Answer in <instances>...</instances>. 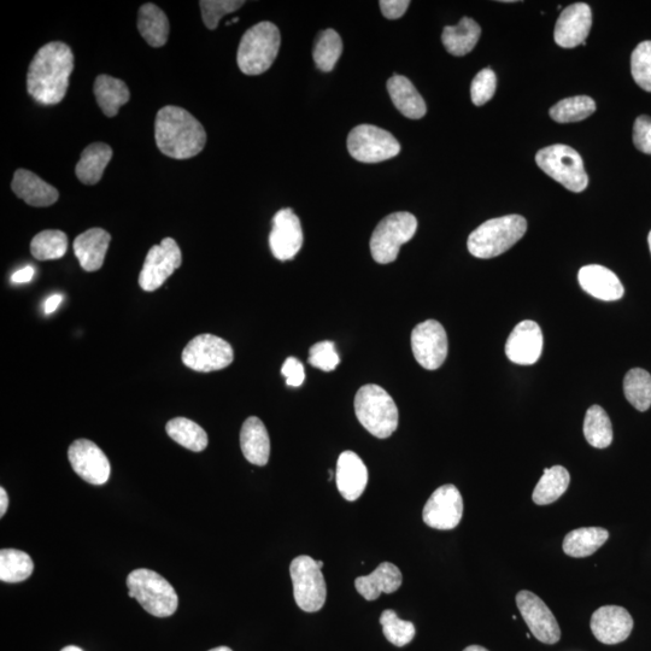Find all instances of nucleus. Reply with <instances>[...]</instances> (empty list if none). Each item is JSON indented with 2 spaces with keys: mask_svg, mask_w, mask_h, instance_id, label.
<instances>
[{
  "mask_svg": "<svg viewBox=\"0 0 651 651\" xmlns=\"http://www.w3.org/2000/svg\"><path fill=\"white\" fill-rule=\"evenodd\" d=\"M342 52L343 41L340 35L333 29H326V31L319 34L318 39L315 41L313 58L316 67L321 72H332L340 56H342Z\"/></svg>",
  "mask_w": 651,
  "mask_h": 651,
  "instance_id": "4c0bfd02",
  "label": "nucleus"
},
{
  "mask_svg": "<svg viewBox=\"0 0 651 651\" xmlns=\"http://www.w3.org/2000/svg\"><path fill=\"white\" fill-rule=\"evenodd\" d=\"M648 243H649V249H650V252H651V231L649 233Z\"/></svg>",
  "mask_w": 651,
  "mask_h": 651,
  "instance_id": "4d7b16f0",
  "label": "nucleus"
},
{
  "mask_svg": "<svg viewBox=\"0 0 651 651\" xmlns=\"http://www.w3.org/2000/svg\"><path fill=\"white\" fill-rule=\"evenodd\" d=\"M538 167L572 192H583L589 185L582 156L567 145H551L538 151Z\"/></svg>",
  "mask_w": 651,
  "mask_h": 651,
  "instance_id": "0eeeda50",
  "label": "nucleus"
},
{
  "mask_svg": "<svg viewBox=\"0 0 651 651\" xmlns=\"http://www.w3.org/2000/svg\"><path fill=\"white\" fill-rule=\"evenodd\" d=\"M309 363L324 372H333L340 363L336 345L332 342L316 343L309 350Z\"/></svg>",
  "mask_w": 651,
  "mask_h": 651,
  "instance_id": "a18cd8bd",
  "label": "nucleus"
},
{
  "mask_svg": "<svg viewBox=\"0 0 651 651\" xmlns=\"http://www.w3.org/2000/svg\"><path fill=\"white\" fill-rule=\"evenodd\" d=\"M240 448L245 459L252 465H267L271 455V441L266 426L256 416L245 420L240 431Z\"/></svg>",
  "mask_w": 651,
  "mask_h": 651,
  "instance_id": "a878e982",
  "label": "nucleus"
},
{
  "mask_svg": "<svg viewBox=\"0 0 651 651\" xmlns=\"http://www.w3.org/2000/svg\"><path fill=\"white\" fill-rule=\"evenodd\" d=\"M463 651H489V650L482 647V645H469V647H467Z\"/></svg>",
  "mask_w": 651,
  "mask_h": 651,
  "instance_id": "864d4df0",
  "label": "nucleus"
},
{
  "mask_svg": "<svg viewBox=\"0 0 651 651\" xmlns=\"http://www.w3.org/2000/svg\"><path fill=\"white\" fill-rule=\"evenodd\" d=\"M448 336L436 320H427L412 332V349L415 360L427 371L441 368L448 356Z\"/></svg>",
  "mask_w": 651,
  "mask_h": 651,
  "instance_id": "ddd939ff",
  "label": "nucleus"
},
{
  "mask_svg": "<svg viewBox=\"0 0 651 651\" xmlns=\"http://www.w3.org/2000/svg\"><path fill=\"white\" fill-rule=\"evenodd\" d=\"M155 138L158 150L174 160H189L201 154L207 144L202 123L189 111L173 105L158 111Z\"/></svg>",
  "mask_w": 651,
  "mask_h": 651,
  "instance_id": "f03ea898",
  "label": "nucleus"
},
{
  "mask_svg": "<svg viewBox=\"0 0 651 651\" xmlns=\"http://www.w3.org/2000/svg\"><path fill=\"white\" fill-rule=\"evenodd\" d=\"M67 250V234L57 230L40 232L31 243L32 255L38 261L60 260Z\"/></svg>",
  "mask_w": 651,
  "mask_h": 651,
  "instance_id": "58836bf2",
  "label": "nucleus"
},
{
  "mask_svg": "<svg viewBox=\"0 0 651 651\" xmlns=\"http://www.w3.org/2000/svg\"><path fill=\"white\" fill-rule=\"evenodd\" d=\"M318 566H319L320 568L324 567V562H322V561H318Z\"/></svg>",
  "mask_w": 651,
  "mask_h": 651,
  "instance_id": "13d9d810",
  "label": "nucleus"
},
{
  "mask_svg": "<svg viewBox=\"0 0 651 651\" xmlns=\"http://www.w3.org/2000/svg\"><path fill=\"white\" fill-rule=\"evenodd\" d=\"M527 221L520 215H507L484 222L469 234L468 251L489 260L504 254L525 236Z\"/></svg>",
  "mask_w": 651,
  "mask_h": 651,
  "instance_id": "7ed1b4c3",
  "label": "nucleus"
},
{
  "mask_svg": "<svg viewBox=\"0 0 651 651\" xmlns=\"http://www.w3.org/2000/svg\"><path fill=\"white\" fill-rule=\"evenodd\" d=\"M592 25V13L588 4L576 3L562 11L556 22L554 38L563 49L577 48L585 44Z\"/></svg>",
  "mask_w": 651,
  "mask_h": 651,
  "instance_id": "aec40b11",
  "label": "nucleus"
},
{
  "mask_svg": "<svg viewBox=\"0 0 651 651\" xmlns=\"http://www.w3.org/2000/svg\"><path fill=\"white\" fill-rule=\"evenodd\" d=\"M633 143L643 154L651 155V117H638L633 126Z\"/></svg>",
  "mask_w": 651,
  "mask_h": 651,
  "instance_id": "49530a36",
  "label": "nucleus"
},
{
  "mask_svg": "<svg viewBox=\"0 0 651 651\" xmlns=\"http://www.w3.org/2000/svg\"><path fill=\"white\" fill-rule=\"evenodd\" d=\"M301 221L290 208L281 209L273 217V228L269 236V246L279 261L295 258L303 245Z\"/></svg>",
  "mask_w": 651,
  "mask_h": 651,
  "instance_id": "f3484780",
  "label": "nucleus"
},
{
  "mask_svg": "<svg viewBox=\"0 0 651 651\" xmlns=\"http://www.w3.org/2000/svg\"><path fill=\"white\" fill-rule=\"evenodd\" d=\"M290 573L298 607L307 613L319 612L325 606L327 588L318 561L310 556H298L291 563Z\"/></svg>",
  "mask_w": 651,
  "mask_h": 651,
  "instance_id": "1a4fd4ad",
  "label": "nucleus"
},
{
  "mask_svg": "<svg viewBox=\"0 0 651 651\" xmlns=\"http://www.w3.org/2000/svg\"><path fill=\"white\" fill-rule=\"evenodd\" d=\"M138 29L152 48H162L167 44L170 32L169 20L157 5L148 3L139 9Z\"/></svg>",
  "mask_w": 651,
  "mask_h": 651,
  "instance_id": "7c9ffc66",
  "label": "nucleus"
},
{
  "mask_svg": "<svg viewBox=\"0 0 651 651\" xmlns=\"http://www.w3.org/2000/svg\"><path fill=\"white\" fill-rule=\"evenodd\" d=\"M181 359L192 371L210 373L230 366L234 351L225 339L214 334H201L186 345Z\"/></svg>",
  "mask_w": 651,
  "mask_h": 651,
  "instance_id": "9b49d317",
  "label": "nucleus"
},
{
  "mask_svg": "<svg viewBox=\"0 0 651 651\" xmlns=\"http://www.w3.org/2000/svg\"><path fill=\"white\" fill-rule=\"evenodd\" d=\"M61 651H84L79 647H76V645H68V647L63 648Z\"/></svg>",
  "mask_w": 651,
  "mask_h": 651,
  "instance_id": "5fc2aeb1",
  "label": "nucleus"
},
{
  "mask_svg": "<svg viewBox=\"0 0 651 651\" xmlns=\"http://www.w3.org/2000/svg\"><path fill=\"white\" fill-rule=\"evenodd\" d=\"M543 334L535 321L525 320L516 325L506 343V355L521 366H531L541 359Z\"/></svg>",
  "mask_w": 651,
  "mask_h": 651,
  "instance_id": "a211bd4d",
  "label": "nucleus"
},
{
  "mask_svg": "<svg viewBox=\"0 0 651 651\" xmlns=\"http://www.w3.org/2000/svg\"><path fill=\"white\" fill-rule=\"evenodd\" d=\"M183 254L173 238H164L160 245L152 246L146 255L139 285L146 292H154L166 283L169 277L180 268Z\"/></svg>",
  "mask_w": 651,
  "mask_h": 651,
  "instance_id": "f8f14e48",
  "label": "nucleus"
},
{
  "mask_svg": "<svg viewBox=\"0 0 651 651\" xmlns=\"http://www.w3.org/2000/svg\"><path fill=\"white\" fill-rule=\"evenodd\" d=\"M129 597L136 598L146 612L157 618H168L177 612V591L160 574L139 568L127 578Z\"/></svg>",
  "mask_w": 651,
  "mask_h": 651,
  "instance_id": "423d86ee",
  "label": "nucleus"
},
{
  "mask_svg": "<svg viewBox=\"0 0 651 651\" xmlns=\"http://www.w3.org/2000/svg\"><path fill=\"white\" fill-rule=\"evenodd\" d=\"M337 488L346 501L359 500L366 490L368 469L354 451L340 454L336 472Z\"/></svg>",
  "mask_w": 651,
  "mask_h": 651,
  "instance_id": "412c9836",
  "label": "nucleus"
},
{
  "mask_svg": "<svg viewBox=\"0 0 651 651\" xmlns=\"http://www.w3.org/2000/svg\"><path fill=\"white\" fill-rule=\"evenodd\" d=\"M74 70L72 49L62 41H52L34 56L27 75V91L43 105L61 103L66 97Z\"/></svg>",
  "mask_w": 651,
  "mask_h": 651,
  "instance_id": "f257e3e1",
  "label": "nucleus"
},
{
  "mask_svg": "<svg viewBox=\"0 0 651 651\" xmlns=\"http://www.w3.org/2000/svg\"><path fill=\"white\" fill-rule=\"evenodd\" d=\"M348 150L354 160L379 163L396 157L401 144L391 133L373 125L357 126L348 137Z\"/></svg>",
  "mask_w": 651,
  "mask_h": 651,
  "instance_id": "9d476101",
  "label": "nucleus"
},
{
  "mask_svg": "<svg viewBox=\"0 0 651 651\" xmlns=\"http://www.w3.org/2000/svg\"><path fill=\"white\" fill-rule=\"evenodd\" d=\"M624 394L638 412H647L651 407V375L642 368L631 369L625 375Z\"/></svg>",
  "mask_w": 651,
  "mask_h": 651,
  "instance_id": "e433bc0d",
  "label": "nucleus"
},
{
  "mask_svg": "<svg viewBox=\"0 0 651 651\" xmlns=\"http://www.w3.org/2000/svg\"><path fill=\"white\" fill-rule=\"evenodd\" d=\"M596 111L594 99L588 96H577L562 99L550 109V116L556 122L570 123L588 119Z\"/></svg>",
  "mask_w": 651,
  "mask_h": 651,
  "instance_id": "ea45409f",
  "label": "nucleus"
},
{
  "mask_svg": "<svg viewBox=\"0 0 651 651\" xmlns=\"http://www.w3.org/2000/svg\"><path fill=\"white\" fill-rule=\"evenodd\" d=\"M380 624L383 626L387 641L396 645V647H404V645L412 642L415 637L414 624L398 618V615L392 609H387L381 614Z\"/></svg>",
  "mask_w": 651,
  "mask_h": 651,
  "instance_id": "a19ab883",
  "label": "nucleus"
},
{
  "mask_svg": "<svg viewBox=\"0 0 651 651\" xmlns=\"http://www.w3.org/2000/svg\"><path fill=\"white\" fill-rule=\"evenodd\" d=\"M62 301V295H52L46 299V302L44 304L45 314L50 315L52 313H55L57 308L61 306Z\"/></svg>",
  "mask_w": 651,
  "mask_h": 651,
  "instance_id": "3c124183",
  "label": "nucleus"
},
{
  "mask_svg": "<svg viewBox=\"0 0 651 651\" xmlns=\"http://www.w3.org/2000/svg\"><path fill=\"white\" fill-rule=\"evenodd\" d=\"M631 73L641 89L651 92V41H643L632 52Z\"/></svg>",
  "mask_w": 651,
  "mask_h": 651,
  "instance_id": "79ce46f5",
  "label": "nucleus"
},
{
  "mask_svg": "<svg viewBox=\"0 0 651 651\" xmlns=\"http://www.w3.org/2000/svg\"><path fill=\"white\" fill-rule=\"evenodd\" d=\"M516 606H518L521 617L529 626L532 635L539 642L544 644H556L561 639L559 623L553 612L541 597L531 591L523 590L516 595Z\"/></svg>",
  "mask_w": 651,
  "mask_h": 651,
  "instance_id": "4468645a",
  "label": "nucleus"
},
{
  "mask_svg": "<svg viewBox=\"0 0 651 651\" xmlns=\"http://www.w3.org/2000/svg\"><path fill=\"white\" fill-rule=\"evenodd\" d=\"M355 413L360 424L374 437L386 439L397 430L398 408L383 387L362 386L355 397Z\"/></svg>",
  "mask_w": 651,
  "mask_h": 651,
  "instance_id": "39448f33",
  "label": "nucleus"
},
{
  "mask_svg": "<svg viewBox=\"0 0 651 651\" xmlns=\"http://www.w3.org/2000/svg\"><path fill=\"white\" fill-rule=\"evenodd\" d=\"M590 627L598 642L614 645L630 637L633 619L623 607L603 606L592 614Z\"/></svg>",
  "mask_w": 651,
  "mask_h": 651,
  "instance_id": "6ab92c4d",
  "label": "nucleus"
},
{
  "mask_svg": "<svg viewBox=\"0 0 651 651\" xmlns=\"http://www.w3.org/2000/svg\"><path fill=\"white\" fill-rule=\"evenodd\" d=\"M463 500L453 484L443 485L433 492L424 507L422 519L432 529L454 530L461 523Z\"/></svg>",
  "mask_w": 651,
  "mask_h": 651,
  "instance_id": "2eb2a0df",
  "label": "nucleus"
},
{
  "mask_svg": "<svg viewBox=\"0 0 651 651\" xmlns=\"http://www.w3.org/2000/svg\"><path fill=\"white\" fill-rule=\"evenodd\" d=\"M403 583L402 573L394 563H380L377 570L369 576L359 577L355 580L356 590L367 601L378 600L381 594H392L401 588Z\"/></svg>",
  "mask_w": 651,
  "mask_h": 651,
  "instance_id": "393cba45",
  "label": "nucleus"
},
{
  "mask_svg": "<svg viewBox=\"0 0 651 651\" xmlns=\"http://www.w3.org/2000/svg\"><path fill=\"white\" fill-rule=\"evenodd\" d=\"M245 2L238 0H202L199 2L202 10L204 25L209 29H215L225 15L232 14L242 8Z\"/></svg>",
  "mask_w": 651,
  "mask_h": 651,
  "instance_id": "37998d69",
  "label": "nucleus"
},
{
  "mask_svg": "<svg viewBox=\"0 0 651 651\" xmlns=\"http://www.w3.org/2000/svg\"><path fill=\"white\" fill-rule=\"evenodd\" d=\"M281 374L286 378L287 386L299 387L302 386L304 380H306V369H304L303 363L296 359V357H289L284 362L283 368H281Z\"/></svg>",
  "mask_w": 651,
  "mask_h": 651,
  "instance_id": "de8ad7c7",
  "label": "nucleus"
},
{
  "mask_svg": "<svg viewBox=\"0 0 651 651\" xmlns=\"http://www.w3.org/2000/svg\"><path fill=\"white\" fill-rule=\"evenodd\" d=\"M70 465L81 479L92 485H104L108 482L111 466L107 455L96 443L89 439H78L68 450Z\"/></svg>",
  "mask_w": 651,
  "mask_h": 651,
  "instance_id": "dca6fc26",
  "label": "nucleus"
},
{
  "mask_svg": "<svg viewBox=\"0 0 651 651\" xmlns=\"http://www.w3.org/2000/svg\"><path fill=\"white\" fill-rule=\"evenodd\" d=\"M113 158V149L104 143H93L82 151L76 164V177L85 185H96L101 181L104 170Z\"/></svg>",
  "mask_w": 651,
  "mask_h": 651,
  "instance_id": "cd10ccee",
  "label": "nucleus"
},
{
  "mask_svg": "<svg viewBox=\"0 0 651 651\" xmlns=\"http://www.w3.org/2000/svg\"><path fill=\"white\" fill-rule=\"evenodd\" d=\"M111 236L102 228H91L74 240L73 248L80 266L86 272H97L104 265Z\"/></svg>",
  "mask_w": 651,
  "mask_h": 651,
  "instance_id": "b1692460",
  "label": "nucleus"
},
{
  "mask_svg": "<svg viewBox=\"0 0 651 651\" xmlns=\"http://www.w3.org/2000/svg\"><path fill=\"white\" fill-rule=\"evenodd\" d=\"M34 274L35 269L32 266H27L14 273L11 281H13L15 284H27L29 281H32Z\"/></svg>",
  "mask_w": 651,
  "mask_h": 651,
  "instance_id": "8fccbe9b",
  "label": "nucleus"
},
{
  "mask_svg": "<svg viewBox=\"0 0 651 651\" xmlns=\"http://www.w3.org/2000/svg\"><path fill=\"white\" fill-rule=\"evenodd\" d=\"M570 483L571 475L565 467L545 468L543 477L539 479L535 490H533L532 500L538 506H548L565 494Z\"/></svg>",
  "mask_w": 651,
  "mask_h": 651,
  "instance_id": "473e14b6",
  "label": "nucleus"
},
{
  "mask_svg": "<svg viewBox=\"0 0 651 651\" xmlns=\"http://www.w3.org/2000/svg\"><path fill=\"white\" fill-rule=\"evenodd\" d=\"M482 28L469 17H463L456 26L443 29L442 41L450 55L461 57L469 54L478 44Z\"/></svg>",
  "mask_w": 651,
  "mask_h": 651,
  "instance_id": "c85d7f7f",
  "label": "nucleus"
},
{
  "mask_svg": "<svg viewBox=\"0 0 651 651\" xmlns=\"http://www.w3.org/2000/svg\"><path fill=\"white\" fill-rule=\"evenodd\" d=\"M387 91L392 103L408 119L420 120L426 115V104L412 81L402 75H394L387 81Z\"/></svg>",
  "mask_w": 651,
  "mask_h": 651,
  "instance_id": "bb28decb",
  "label": "nucleus"
},
{
  "mask_svg": "<svg viewBox=\"0 0 651 651\" xmlns=\"http://www.w3.org/2000/svg\"><path fill=\"white\" fill-rule=\"evenodd\" d=\"M496 87V74L489 68L480 70L472 82V102L477 105V107H482V105L491 101L492 97L495 96Z\"/></svg>",
  "mask_w": 651,
  "mask_h": 651,
  "instance_id": "c03bdc74",
  "label": "nucleus"
},
{
  "mask_svg": "<svg viewBox=\"0 0 651 651\" xmlns=\"http://www.w3.org/2000/svg\"><path fill=\"white\" fill-rule=\"evenodd\" d=\"M99 108L105 116L114 117L119 114L122 105L128 103L131 92L125 82L110 75H99L93 86Z\"/></svg>",
  "mask_w": 651,
  "mask_h": 651,
  "instance_id": "c756f323",
  "label": "nucleus"
},
{
  "mask_svg": "<svg viewBox=\"0 0 651 651\" xmlns=\"http://www.w3.org/2000/svg\"><path fill=\"white\" fill-rule=\"evenodd\" d=\"M381 13L389 20L401 19L409 8V0H381Z\"/></svg>",
  "mask_w": 651,
  "mask_h": 651,
  "instance_id": "09e8293b",
  "label": "nucleus"
},
{
  "mask_svg": "<svg viewBox=\"0 0 651 651\" xmlns=\"http://www.w3.org/2000/svg\"><path fill=\"white\" fill-rule=\"evenodd\" d=\"M11 190L15 195L35 208L50 207L60 198L56 187L45 183L37 174L27 169L16 170Z\"/></svg>",
  "mask_w": 651,
  "mask_h": 651,
  "instance_id": "5701e85b",
  "label": "nucleus"
},
{
  "mask_svg": "<svg viewBox=\"0 0 651 651\" xmlns=\"http://www.w3.org/2000/svg\"><path fill=\"white\" fill-rule=\"evenodd\" d=\"M34 563L25 551L3 549L0 551V580L4 583L25 582L32 576Z\"/></svg>",
  "mask_w": 651,
  "mask_h": 651,
  "instance_id": "c9c22d12",
  "label": "nucleus"
},
{
  "mask_svg": "<svg viewBox=\"0 0 651 651\" xmlns=\"http://www.w3.org/2000/svg\"><path fill=\"white\" fill-rule=\"evenodd\" d=\"M586 441L596 449H606L613 442V426L606 410L592 406L586 412L584 420Z\"/></svg>",
  "mask_w": 651,
  "mask_h": 651,
  "instance_id": "f704fd0d",
  "label": "nucleus"
},
{
  "mask_svg": "<svg viewBox=\"0 0 651 651\" xmlns=\"http://www.w3.org/2000/svg\"><path fill=\"white\" fill-rule=\"evenodd\" d=\"M209 651H233V650L231 648H228V647H217V648L211 649Z\"/></svg>",
  "mask_w": 651,
  "mask_h": 651,
  "instance_id": "6e6d98bb",
  "label": "nucleus"
},
{
  "mask_svg": "<svg viewBox=\"0 0 651 651\" xmlns=\"http://www.w3.org/2000/svg\"><path fill=\"white\" fill-rule=\"evenodd\" d=\"M281 37L272 22H260L248 29L240 40L237 62L245 75L266 73L277 60Z\"/></svg>",
  "mask_w": 651,
  "mask_h": 651,
  "instance_id": "20e7f679",
  "label": "nucleus"
},
{
  "mask_svg": "<svg viewBox=\"0 0 651 651\" xmlns=\"http://www.w3.org/2000/svg\"><path fill=\"white\" fill-rule=\"evenodd\" d=\"M609 532L602 527H582L573 530L563 539L562 549L574 559L594 555L608 541Z\"/></svg>",
  "mask_w": 651,
  "mask_h": 651,
  "instance_id": "2f4dec72",
  "label": "nucleus"
},
{
  "mask_svg": "<svg viewBox=\"0 0 651 651\" xmlns=\"http://www.w3.org/2000/svg\"><path fill=\"white\" fill-rule=\"evenodd\" d=\"M166 430L174 442L180 444L181 447L195 451V453H201L208 447V434L195 421L175 418L168 421Z\"/></svg>",
  "mask_w": 651,
  "mask_h": 651,
  "instance_id": "72a5a7b5",
  "label": "nucleus"
},
{
  "mask_svg": "<svg viewBox=\"0 0 651 651\" xmlns=\"http://www.w3.org/2000/svg\"><path fill=\"white\" fill-rule=\"evenodd\" d=\"M9 507V497L7 494V491H5L4 488H0V516L5 515L7 513Z\"/></svg>",
  "mask_w": 651,
  "mask_h": 651,
  "instance_id": "603ef678",
  "label": "nucleus"
},
{
  "mask_svg": "<svg viewBox=\"0 0 651 651\" xmlns=\"http://www.w3.org/2000/svg\"><path fill=\"white\" fill-rule=\"evenodd\" d=\"M416 230V217L406 211L386 216L372 234L371 252L374 261L380 265L396 261L401 246L413 239Z\"/></svg>",
  "mask_w": 651,
  "mask_h": 651,
  "instance_id": "6e6552de",
  "label": "nucleus"
},
{
  "mask_svg": "<svg viewBox=\"0 0 651 651\" xmlns=\"http://www.w3.org/2000/svg\"><path fill=\"white\" fill-rule=\"evenodd\" d=\"M578 280L582 289L601 301L614 302L623 298L625 289L617 274L603 266L590 265L580 269Z\"/></svg>",
  "mask_w": 651,
  "mask_h": 651,
  "instance_id": "4be33fe9",
  "label": "nucleus"
}]
</instances>
